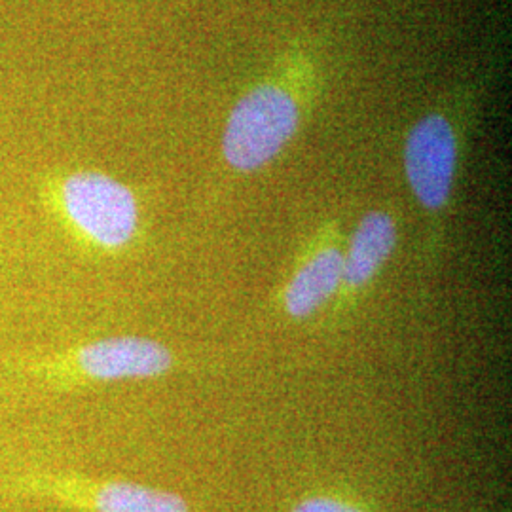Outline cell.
Wrapping results in <instances>:
<instances>
[{
	"label": "cell",
	"instance_id": "cell-1",
	"mask_svg": "<svg viewBox=\"0 0 512 512\" xmlns=\"http://www.w3.org/2000/svg\"><path fill=\"white\" fill-rule=\"evenodd\" d=\"M175 353L147 336H107L46 353L0 357V384L40 393H74L97 384L160 378Z\"/></svg>",
	"mask_w": 512,
	"mask_h": 512
},
{
	"label": "cell",
	"instance_id": "cell-2",
	"mask_svg": "<svg viewBox=\"0 0 512 512\" xmlns=\"http://www.w3.org/2000/svg\"><path fill=\"white\" fill-rule=\"evenodd\" d=\"M37 192L46 215L84 251L120 255L139 236L135 192L103 171H48L38 179Z\"/></svg>",
	"mask_w": 512,
	"mask_h": 512
},
{
	"label": "cell",
	"instance_id": "cell-3",
	"mask_svg": "<svg viewBox=\"0 0 512 512\" xmlns=\"http://www.w3.org/2000/svg\"><path fill=\"white\" fill-rule=\"evenodd\" d=\"M0 495L44 499L82 512H190L181 495L160 488L38 469L0 473Z\"/></svg>",
	"mask_w": 512,
	"mask_h": 512
},
{
	"label": "cell",
	"instance_id": "cell-4",
	"mask_svg": "<svg viewBox=\"0 0 512 512\" xmlns=\"http://www.w3.org/2000/svg\"><path fill=\"white\" fill-rule=\"evenodd\" d=\"M298 126V107L285 90L266 84L239 99L224 131L226 162L239 171L268 164Z\"/></svg>",
	"mask_w": 512,
	"mask_h": 512
},
{
	"label": "cell",
	"instance_id": "cell-5",
	"mask_svg": "<svg viewBox=\"0 0 512 512\" xmlns=\"http://www.w3.org/2000/svg\"><path fill=\"white\" fill-rule=\"evenodd\" d=\"M458 162V143L446 118L431 114L420 120L406 139L404 167L416 198L427 209L448 202Z\"/></svg>",
	"mask_w": 512,
	"mask_h": 512
},
{
	"label": "cell",
	"instance_id": "cell-6",
	"mask_svg": "<svg viewBox=\"0 0 512 512\" xmlns=\"http://www.w3.org/2000/svg\"><path fill=\"white\" fill-rule=\"evenodd\" d=\"M397 243L395 222L385 213H370L357 226L344 255V281L349 289L366 285L382 268Z\"/></svg>",
	"mask_w": 512,
	"mask_h": 512
},
{
	"label": "cell",
	"instance_id": "cell-7",
	"mask_svg": "<svg viewBox=\"0 0 512 512\" xmlns=\"http://www.w3.org/2000/svg\"><path fill=\"white\" fill-rule=\"evenodd\" d=\"M344 281V253L329 247L311 256L294 274L285 293V306L294 317H308L329 302Z\"/></svg>",
	"mask_w": 512,
	"mask_h": 512
},
{
	"label": "cell",
	"instance_id": "cell-8",
	"mask_svg": "<svg viewBox=\"0 0 512 512\" xmlns=\"http://www.w3.org/2000/svg\"><path fill=\"white\" fill-rule=\"evenodd\" d=\"M293 512H363L334 497H310L294 507Z\"/></svg>",
	"mask_w": 512,
	"mask_h": 512
}]
</instances>
